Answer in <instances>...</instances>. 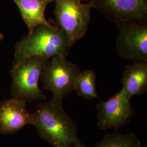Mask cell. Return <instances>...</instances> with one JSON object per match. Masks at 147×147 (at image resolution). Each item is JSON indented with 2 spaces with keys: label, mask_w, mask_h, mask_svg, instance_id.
Returning <instances> with one entry per match:
<instances>
[{
  "label": "cell",
  "mask_w": 147,
  "mask_h": 147,
  "mask_svg": "<svg viewBox=\"0 0 147 147\" xmlns=\"http://www.w3.org/2000/svg\"><path fill=\"white\" fill-rule=\"evenodd\" d=\"M97 9L112 23L133 22L147 24V0H90Z\"/></svg>",
  "instance_id": "52a82bcc"
},
{
  "label": "cell",
  "mask_w": 147,
  "mask_h": 147,
  "mask_svg": "<svg viewBox=\"0 0 147 147\" xmlns=\"http://www.w3.org/2000/svg\"><path fill=\"white\" fill-rule=\"evenodd\" d=\"M96 76L92 70L81 71L76 80L74 90L77 94L87 99L98 98L96 91Z\"/></svg>",
  "instance_id": "7c38bea8"
},
{
  "label": "cell",
  "mask_w": 147,
  "mask_h": 147,
  "mask_svg": "<svg viewBox=\"0 0 147 147\" xmlns=\"http://www.w3.org/2000/svg\"><path fill=\"white\" fill-rule=\"evenodd\" d=\"M70 48L68 37L62 29L53 25H38L16 43L12 69L32 57H67Z\"/></svg>",
  "instance_id": "7a4b0ae2"
},
{
  "label": "cell",
  "mask_w": 147,
  "mask_h": 147,
  "mask_svg": "<svg viewBox=\"0 0 147 147\" xmlns=\"http://www.w3.org/2000/svg\"><path fill=\"white\" fill-rule=\"evenodd\" d=\"M131 99L124 89L97 105L98 125L101 130L116 129L129 123L135 114Z\"/></svg>",
  "instance_id": "ba28073f"
},
{
  "label": "cell",
  "mask_w": 147,
  "mask_h": 147,
  "mask_svg": "<svg viewBox=\"0 0 147 147\" xmlns=\"http://www.w3.org/2000/svg\"><path fill=\"white\" fill-rule=\"evenodd\" d=\"M81 1L84 2H88L90 0H81Z\"/></svg>",
  "instance_id": "2e32d148"
},
{
  "label": "cell",
  "mask_w": 147,
  "mask_h": 147,
  "mask_svg": "<svg viewBox=\"0 0 147 147\" xmlns=\"http://www.w3.org/2000/svg\"><path fill=\"white\" fill-rule=\"evenodd\" d=\"M121 82L123 89L131 99L134 96L145 94L147 90V63L127 65Z\"/></svg>",
  "instance_id": "30bf717a"
},
{
  "label": "cell",
  "mask_w": 147,
  "mask_h": 147,
  "mask_svg": "<svg viewBox=\"0 0 147 147\" xmlns=\"http://www.w3.org/2000/svg\"><path fill=\"white\" fill-rule=\"evenodd\" d=\"M116 25L118 56L134 63H147V24L121 22Z\"/></svg>",
  "instance_id": "8992f818"
},
{
  "label": "cell",
  "mask_w": 147,
  "mask_h": 147,
  "mask_svg": "<svg viewBox=\"0 0 147 147\" xmlns=\"http://www.w3.org/2000/svg\"><path fill=\"white\" fill-rule=\"evenodd\" d=\"M19 8L21 17L30 32L40 25H53L45 18L47 5L55 0H12Z\"/></svg>",
  "instance_id": "8fae6325"
},
{
  "label": "cell",
  "mask_w": 147,
  "mask_h": 147,
  "mask_svg": "<svg viewBox=\"0 0 147 147\" xmlns=\"http://www.w3.org/2000/svg\"><path fill=\"white\" fill-rule=\"evenodd\" d=\"M54 2L56 25L65 33L71 47L84 37L87 31L93 6L89 1L84 2L81 0H55Z\"/></svg>",
  "instance_id": "3957f363"
},
{
  "label": "cell",
  "mask_w": 147,
  "mask_h": 147,
  "mask_svg": "<svg viewBox=\"0 0 147 147\" xmlns=\"http://www.w3.org/2000/svg\"><path fill=\"white\" fill-rule=\"evenodd\" d=\"M3 38H4V37H3V35L1 33H0V42L3 39Z\"/></svg>",
  "instance_id": "9a60e30c"
},
{
  "label": "cell",
  "mask_w": 147,
  "mask_h": 147,
  "mask_svg": "<svg viewBox=\"0 0 147 147\" xmlns=\"http://www.w3.org/2000/svg\"><path fill=\"white\" fill-rule=\"evenodd\" d=\"M71 147H86V146H84V144H83L81 142H80V140H78V142L76 143V144Z\"/></svg>",
  "instance_id": "5bb4252c"
},
{
  "label": "cell",
  "mask_w": 147,
  "mask_h": 147,
  "mask_svg": "<svg viewBox=\"0 0 147 147\" xmlns=\"http://www.w3.org/2000/svg\"><path fill=\"white\" fill-rule=\"evenodd\" d=\"M142 143L134 134L116 131L107 134L94 147H141Z\"/></svg>",
  "instance_id": "4fadbf2b"
},
{
  "label": "cell",
  "mask_w": 147,
  "mask_h": 147,
  "mask_svg": "<svg viewBox=\"0 0 147 147\" xmlns=\"http://www.w3.org/2000/svg\"><path fill=\"white\" fill-rule=\"evenodd\" d=\"M33 116L39 136L53 147H73L79 140L76 123L64 110L62 102H40Z\"/></svg>",
  "instance_id": "6da1fadb"
},
{
  "label": "cell",
  "mask_w": 147,
  "mask_h": 147,
  "mask_svg": "<svg viewBox=\"0 0 147 147\" xmlns=\"http://www.w3.org/2000/svg\"><path fill=\"white\" fill-rule=\"evenodd\" d=\"M50 58L34 56L28 58L17 68L11 70L12 97L31 102L45 100L38 82L42 69Z\"/></svg>",
  "instance_id": "5b68a950"
},
{
  "label": "cell",
  "mask_w": 147,
  "mask_h": 147,
  "mask_svg": "<svg viewBox=\"0 0 147 147\" xmlns=\"http://www.w3.org/2000/svg\"><path fill=\"white\" fill-rule=\"evenodd\" d=\"M26 104L13 97L0 103V133L13 134L25 125H33V113L27 110Z\"/></svg>",
  "instance_id": "9c48e42d"
},
{
  "label": "cell",
  "mask_w": 147,
  "mask_h": 147,
  "mask_svg": "<svg viewBox=\"0 0 147 147\" xmlns=\"http://www.w3.org/2000/svg\"><path fill=\"white\" fill-rule=\"evenodd\" d=\"M81 72L79 67L65 56L50 58L42 69L40 78L44 89L50 90L51 100L62 102L63 99L74 90V86Z\"/></svg>",
  "instance_id": "277c9868"
}]
</instances>
